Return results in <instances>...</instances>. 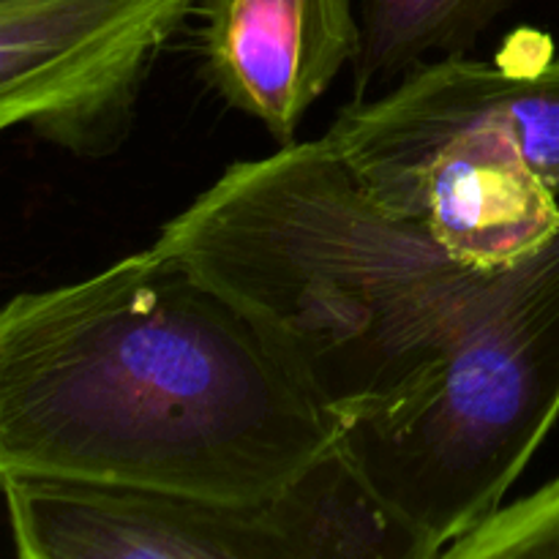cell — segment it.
Returning <instances> with one entry per match:
<instances>
[{"instance_id":"1","label":"cell","mask_w":559,"mask_h":559,"mask_svg":"<svg viewBox=\"0 0 559 559\" xmlns=\"http://www.w3.org/2000/svg\"><path fill=\"white\" fill-rule=\"evenodd\" d=\"M336 440L254 320L158 246L0 311V469L260 506Z\"/></svg>"},{"instance_id":"2","label":"cell","mask_w":559,"mask_h":559,"mask_svg":"<svg viewBox=\"0 0 559 559\" xmlns=\"http://www.w3.org/2000/svg\"><path fill=\"white\" fill-rule=\"evenodd\" d=\"M153 246L240 306L338 429L429 374L506 271L385 211L322 136L229 164Z\"/></svg>"},{"instance_id":"3","label":"cell","mask_w":559,"mask_h":559,"mask_svg":"<svg viewBox=\"0 0 559 559\" xmlns=\"http://www.w3.org/2000/svg\"><path fill=\"white\" fill-rule=\"evenodd\" d=\"M559 415V229L506 267L445 358L338 429L437 557L506 502Z\"/></svg>"},{"instance_id":"4","label":"cell","mask_w":559,"mask_h":559,"mask_svg":"<svg viewBox=\"0 0 559 559\" xmlns=\"http://www.w3.org/2000/svg\"><path fill=\"white\" fill-rule=\"evenodd\" d=\"M202 0H0V129L76 158L129 142L142 87Z\"/></svg>"},{"instance_id":"5","label":"cell","mask_w":559,"mask_h":559,"mask_svg":"<svg viewBox=\"0 0 559 559\" xmlns=\"http://www.w3.org/2000/svg\"><path fill=\"white\" fill-rule=\"evenodd\" d=\"M22 559H284L267 502L0 469Z\"/></svg>"},{"instance_id":"6","label":"cell","mask_w":559,"mask_h":559,"mask_svg":"<svg viewBox=\"0 0 559 559\" xmlns=\"http://www.w3.org/2000/svg\"><path fill=\"white\" fill-rule=\"evenodd\" d=\"M197 14L205 82L278 147L364 49L355 0H202Z\"/></svg>"},{"instance_id":"7","label":"cell","mask_w":559,"mask_h":559,"mask_svg":"<svg viewBox=\"0 0 559 559\" xmlns=\"http://www.w3.org/2000/svg\"><path fill=\"white\" fill-rule=\"evenodd\" d=\"M344 109L385 129H497L559 202V58L544 33H513L495 60L420 63L393 91Z\"/></svg>"},{"instance_id":"8","label":"cell","mask_w":559,"mask_h":559,"mask_svg":"<svg viewBox=\"0 0 559 559\" xmlns=\"http://www.w3.org/2000/svg\"><path fill=\"white\" fill-rule=\"evenodd\" d=\"M284 559H435L431 540L393 508L347 453L328 448L267 500Z\"/></svg>"},{"instance_id":"9","label":"cell","mask_w":559,"mask_h":559,"mask_svg":"<svg viewBox=\"0 0 559 559\" xmlns=\"http://www.w3.org/2000/svg\"><path fill=\"white\" fill-rule=\"evenodd\" d=\"M519 0H358L364 49L353 66V98L366 102L382 80L420 63L467 55L497 16Z\"/></svg>"},{"instance_id":"10","label":"cell","mask_w":559,"mask_h":559,"mask_svg":"<svg viewBox=\"0 0 559 559\" xmlns=\"http://www.w3.org/2000/svg\"><path fill=\"white\" fill-rule=\"evenodd\" d=\"M451 559H559V478L527 497L502 502L459 535Z\"/></svg>"}]
</instances>
